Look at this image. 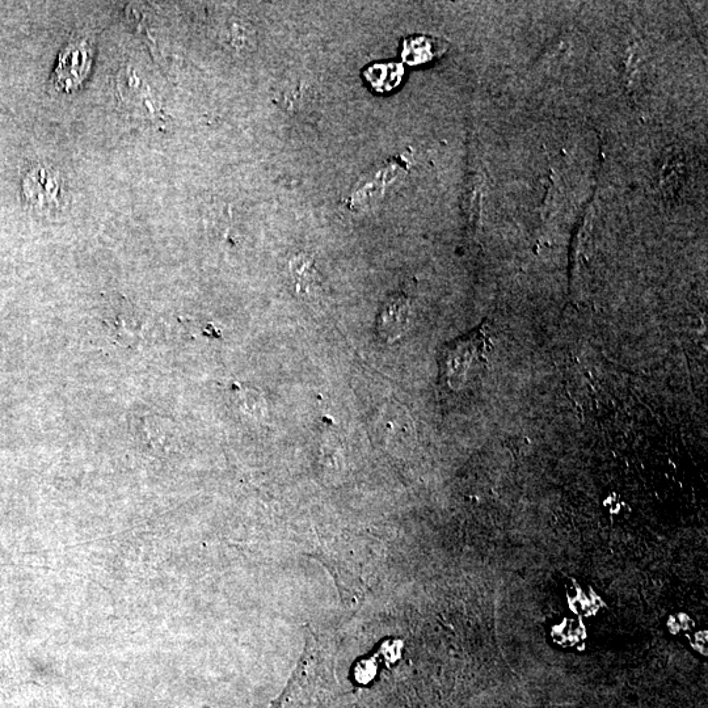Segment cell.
<instances>
[{
	"mask_svg": "<svg viewBox=\"0 0 708 708\" xmlns=\"http://www.w3.org/2000/svg\"><path fill=\"white\" fill-rule=\"evenodd\" d=\"M488 337L484 327L472 331L471 334L453 341V344L446 345L442 354V373L450 387L465 385L471 370L482 368L486 364V354L488 349Z\"/></svg>",
	"mask_w": 708,
	"mask_h": 708,
	"instance_id": "cell-1",
	"label": "cell"
},
{
	"mask_svg": "<svg viewBox=\"0 0 708 708\" xmlns=\"http://www.w3.org/2000/svg\"><path fill=\"white\" fill-rule=\"evenodd\" d=\"M90 65L91 56L88 46L84 44L70 45L59 57L56 70L57 86L61 90H73L86 77Z\"/></svg>",
	"mask_w": 708,
	"mask_h": 708,
	"instance_id": "cell-2",
	"label": "cell"
},
{
	"mask_svg": "<svg viewBox=\"0 0 708 708\" xmlns=\"http://www.w3.org/2000/svg\"><path fill=\"white\" fill-rule=\"evenodd\" d=\"M61 184L57 172L49 168H41L31 172L28 180H25V193H28L29 200L42 206L58 204Z\"/></svg>",
	"mask_w": 708,
	"mask_h": 708,
	"instance_id": "cell-3",
	"label": "cell"
},
{
	"mask_svg": "<svg viewBox=\"0 0 708 708\" xmlns=\"http://www.w3.org/2000/svg\"><path fill=\"white\" fill-rule=\"evenodd\" d=\"M404 75L400 63L387 62L375 63L364 71V78L377 92H390L395 90L402 82Z\"/></svg>",
	"mask_w": 708,
	"mask_h": 708,
	"instance_id": "cell-4",
	"label": "cell"
},
{
	"mask_svg": "<svg viewBox=\"0 0 708 708\" xmlns=\"http://www.w3.org/2000/svg\"><path fill=\"white\" fill-rule=\"evenodd\" d=\"M408 302L404 298H395L387 302L379 319V330L387 339H395L407 327Z\"/></svg>",
	"mask_w": 708,
	"mask_h": 708,
	"instance_id": "cell-5",
	"label": "cell"
},
{
	"mask_svg": "<svg viewBox=\"0 0 708 708\" xmlns=\"http://www.w3.org/2000/svg\"><path fill=\"white\" fill-rule=\"evenodd\" d=\"M402 54L404 62L410 65L431 61L437 54L436 41L429 37H410L404 41Z\"/></svg>",
	"mask_w": 708,
	"mask_h": 708,
	"instance_id": "cell-6",
	"label": "cell"
}]
</instances>
